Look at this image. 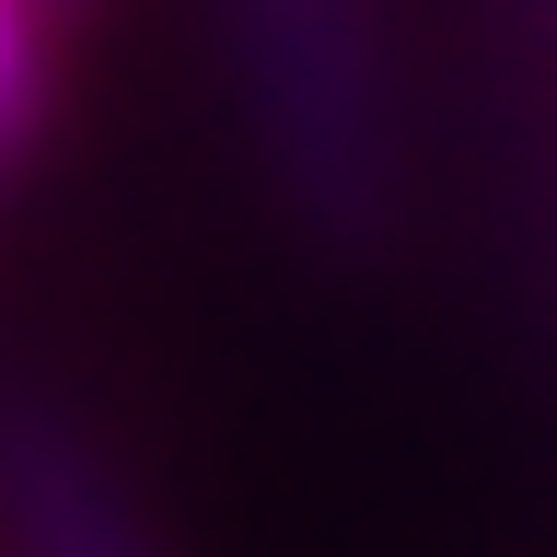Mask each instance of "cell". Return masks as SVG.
Listing matches in <instances>:
<instances>
[{
  "instance_id": "cell-1",
  "label": "cell",
  "mask_w": 557,
  "mask_h": 557,
  "mask_svg": "<svg viewBox=\"0 0 557 557\" xmlns=\"http://www.w3.org/2000/svg\"><path fill=\"white\" fill-rule=\"evenodd\" d=\"M244 116L313 244H383L395 221V94H383L372 0H221Z\"/></svg>"
},
{
  "instance_id": "cell-2",
  "label": "cell",
  "mask_w": 557,
  "mask_h": 557,
  "mask_svg": "<svg viewBox=\"0 0 557 557\" xmlns=\"http://www.w3.org/2000/svg\"><path fill=\"white\" fill-rule=\"evenodd\" d=\"M0 534L12 557H163L116 465L94 453V430H70L59 407L0 418Z\"/></svg>"
},
{
  "instance_id": "cell-3",
  "label": "cell",
  "mask_w": 557,
  "mask_h": 557,
  "mask_svg": "<svg viewBox=\"0 0 557 557\" xmlns=\"http://www.w3.org/2000/svg\"><path fill=\"white\" fill-rule=\"evenodd\" d=\"M35 104H47V24L35 0H0V139H24Z\"/></svg>"
},
{
  "instance_id": "cell-4",
  "label": "cell",
  "mask_w": 557,
  "mask_h": 557,
  "mask_svg": "<svg viewBox=\"0 0 557 557\" xmlns=\"http://www.w3.org/2000/svg\"><path fill=\"white\" fill-rule=\"evenodd\" d=\"M59 12H82V0H35V24H59Z\"/></svg>"
}]
</instances>
